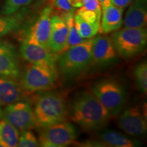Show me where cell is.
I'll use <instances>...</instances> for the list:
<instances>
[{"label":"cell","instance_id":"6da1fadb","mask_svg":"<svg viewBox=\"0 0 147 147\" xmlns=\"http://www.w3.org/2000/svg\"><path fill=\"white\" fill-rule=\"evenodd\" d=\"M69 117L73 122L87 131L102 129L112 117L91 91L83 92L73 100Z\"/></svg>","mask_w":147,"mask_h":147},{"label":"cell","instance_id":"7a4b0ae2","mask_svg":"<svg viewBox=\"0 0 147 147\" xmlns=\"http://www.w3.org/2000/svg\"><path fill=\"white\" fill-rule=\"evenodd\" d=\"M37 127L43 128L66 121L67 108L63 95L46 92L37 100L34 108Z\"/></svg>","mask_w":147,"mask_h":147},{"label":"cell","instance_id":"3957f363","mask_svg":"<svg viewBox=\"0 0 147 147\" xmlns=\"http://www.w3.org/2000/svg\"><path fill=\"white\" fill-rule=\"evenodd\" d=\"M93 40V38L86 39L59 55L57 63L62 76L67 78L76 77L91 65Z\"/></svg>","mask_w":147,"mask_h":147},{"label":"cell","instance_id":"277c9868","mask_svg":"<svg viewBox=\"0 0 147 147\" xmlns=\"http://www.w3.org/2000/svg\"><path fill=\"white\" fill-rule=\"evenodd\" d=\"M57 67L47 63H30L22 75V89L29 93L52 89L57 78Z\"/></svg>","mask_w":147,"mask_h":147},{"label":"cell","instance_id":"5b68a950","mask_svg":"<svg viewBox=\"0 0 147 147\" xmlns=\"http://www.w3.org/2000/svg\"><path fill=\"white\" fill-rule=\"evenodd\" d=\"M91 91L111 117L119 115L125 105L127 92L118 80L106 78L93 84Z\"/></svg>","mask_w":147,"mask_h":147},{"label":"cell","instance_id":"8992f818","mask_svg":"<svg viewBox=\"0 0 147 147\" xmlns=\"http://www.w3.org/2000/svg\"><path fill=\"white\" fill-rule=\"evenodd\" d=\"M117 54L121 57L130 59L144 51L147 44L146 27L118 29L110 36Z\"/></svg>","mask_w":147,"mask_h":147},{"label":"cell","instance_id":"52a82bcc","mask_svg":"<svg viewBox=\"0 0 147 147\" xmlns=\"http://www.w3.org/2000/svg\"><path fill=\"white\" fill-rule=\"evenodd\" d=\"M77 138L76 127L65 121L40 128L38 142L44 147H64L75 143Z\"/></svg>","mask_w":147,"mask_h":147},{"label":"cell","instance_id":"ba28073f","mask_svg":"<svg viewBox=\"0 0 147 147\" xmlns=\"http://www.w3.org/2000/svg\"><path fill=\"white\" fill-rule=\"evenodd\" d=\"M3 119L19 131L31 130L36 127L34 108L27 101L21 100L5 106Z\"/></svg>","mask_w":147,"mask_h":147},{"label":"cell","instance_id":"9c48e42d","mask_svg":"<svg viewBox=\"0 0 147 147\" xmlns=\"http://www.w3.org/2000/svg\"><path fill=\"white\" fill-rule=\"evenodd\" d=\"M19 51L23 59L29 63H47L57 65L60 55L26 36L21 42Z\"/></svg>","mask_w":147,"mask_h":147},{"label":"cell","instance_id":"30bf717a","mask_svg":"<svg viewBox=\"0 0 147 147\" xmlns=\"http://www.w3.org/2000/svg\"><path fill=\"white\" fill-rule=\"evenodd\" d=\"M120 114L117 123L125 133L133 137H141L146 134V118L139 106H130Z\"/></svg>","mask_w":147,"mask_h":147},{"label":"cell","instance_id":"8fae6325","mask_svg":"<svg viewBox=\"0 0 147 147\" xmlns=\"http://www.w3.org/2000/svg\"><path fill=\"white\" fill-rule=\"evenodd\" d=\"M118 56L110 37L100 34L93 38L91 65L97 67H106L115 63Z\"/></svg>","mask_w":147,"mask_h":147},{"label":"cell","instance_id":"7c38bea8","mask_svg":"<svg viewBox=\"0 0 147 147\" xmlns=\"http://www.w3.org/2000/svg\"><path fill=\"white\" fill-rule=\"evenodd\" d=\"M53 13V8L48 5L42 10L29 27L26 37L34 40L40 45L49 47L51 32V21Z\"/></svg>","mask_w":147,"mask_h":147},{"label":"cell","instance_id":"4fadbf2b","mask_svg":"<svg viewBox=\"0 0 147 147\" xmlns=\"http://www.w3.org/2000/svg\"><path fill=\"white\" fill-rule=\"evenodd\" d=\"M0 76L16 80L20 65L16 47L10 42L0 40Z\"/></svg>","mask_w":147,"mask_h":147},{"label":"cell","instance_id":"5bb4252c","mask_svg":"<svg viewBox=\"0 0 147 147\" xmlns=\"http://www.w3.org/2000/svg\"><path fill=\"white\" fill-rule=\"evenodd\" d=\"M68 27L62 17L53 14L51 21V32L49 47L57 54L61 55L67 50Z\"/></svg>","mask_w":147,"mask_h":147},{"label":"cell","instance_id":"9a60e30c","mask_svg":"<svg viewBox=\"0 0 147 147\" xmlns=\"http://www.w3.org/2000/svg\"><path fill=\"white\" fill-rule=\"evenodd\" d=\"M123 20L125 28L145 27L147 22V0H134Z\"/></svg>","mask_w":147,"mask_h":147},{"label":"cell","instance_id":"2e32d148","mask_svg":"<svg viewBox=\"0 0 147 147\" xmlns=\"http://www.w3.org/2000/svg\"><path fill=\"white\" fill-rule=\"evenodd\" d=\"M89 146H113V147H136L140 146L141 143L136 140L130 139L126 136L113 130H104L98 135L97 142L89 143Z\"/></svg>","mask_w":147,"mask_h":147},{"label":"cell","instance_id":"e0dca14e","mask_svg":"<svg viewBox=\"0 0 147 147\" xmlns=\"http://www.w3.org/2000/svg\"><path fill=\"white\" fill-rule=\"evenodd\" d=\"M123 9L112 4L102 10L99 32L107 34L120 29L123 25Z\"/></svg>","mask_w":147,"mask_h":147},{"label":"cell","instance_id":"ac0fdd59","mask_svg":"<svg viewBox=\"0 0 147 147\" xmlns=\"http://www.w3.org/2000/svg\"><path fill=\"white\" fill-rule=\"evenodd\" d=\"M23 99V89L16 80L0 76V105L8 106Z\"/></svg>","mask_w":147,"mask_h":147},{"label":"cell","instance_id":"d6986e66","mask_svg":"<svg viewBox=\"0 0 147 147\" xmlns=\"http://www.w3.org/2000/svg\"><path fill=\"white\" fill-rule=\"evenodd\" d=\"M27 14V9L24 8L18 12L8 15H0V40L3 37L14 32L21 26Z\"/></svg>","mask_w":147,"mask_h":147},{"label":"cell","instance_id":"ffe728a7","mask_svg":"<svg viewBox=\"0 0 147 147\" xmlns=\"http://www.w3.org/2000/svg\"><path fill=\"white\" fill-rule=\"evenodd\" d=\"M102 9L98 0H89L82 6L78 8L76 14L89 23H100Z\"/></svg>","mask_w":147,"mask_h":147},{"label":"cell","instance_id":"44dd1931","mask_svg":"<svg viewBox=\"0 0 147 147\" xmlns=\"http://www.w3.org/2000/svg\"><path fill=\"white\" fill-rule=\"evenodd\" d=\"M20 131L12 124L2 119L0 121V142L3 147L17 146Z\"/></svg>","mask_w":147,"mask_h":147},{"label":"cell","instance_id":"7402d4cb","mask_svg":"<svg viewBox=\"0 0 147 147\" xmlns=\"http://www.w3.org/2000/svg\"><path fill=\"white\" fill-rule=\"evenodd\" d=\"M74 23L78 33L84 39L93 38L100 32V23H89L76 14H74Z\"/></svg>","mask_w":147,"mask_h":147},{"label":"cell","instance_id":"603a6c76","mask_svg":"<svg viewBox=\"0 0 147 147\" xmlns=\"http://www.w3.org/2000/svg\"><path fill=\"white\" fill-rule=\"evenodd\" d=\"M67 23L68 27V36H67V49L74 46L82 43L86 39H84L77 30L74 23V14H68L61 16Z\"/></svg>","mask_w":147,"mask_h":147},{"label":"cell","instance_id":"cb8c5ba5","mask_svg":"<svg viewBox=\"0 0 147 147\" xmlns=\"http://www.w3.org/2000/svg\"><path fill=\"white\" fill-rule=\"evenodd\" d=\"M134 77L138 91L142 94L147 93V63L146 61L141 62L134 67Z\"/></svg>","mask_w":147,"mask_h":147},{"label":"cell","instance_id":"d4e9b609","mask_svg":"<svg viewBox=\"0 0 147 147\" xmlns=\"http://www.w3.org/2000/svg\"><path fill=\"white\" fill-rule=\"evenodd\" d=\"M33 0H5L1 8V14L8 15L26 8Z\"/></svg>","mask_w":147,"mask_h":147},{"label":"cell","instance_id":"484cf974","mask_svg":"<svg viewBox=\"0 0 147 147\" xmlns=\"http://www.w3.org/2000/svg\"><path fill=\"white\" fill-rule=\"evenodd\" d=\"M18 138L17 146L19 147H37L39 146V142L34 134L30 130L21 131Z\"/></svg>","mask_w":147,"mask_h":147},{"label":"cell","instance_id":"4316f807","mask_svg":"<svg viewBox=\"0 0 147 147\" xmlns=\"http://www.w3.org/2000/svg\"><path fill=\"white\" fill-rule=\"evenodd\" d=\"M55 6L60 12L59 16L68 14H74V8L69 2V0H55Z\"/></svg>","mask_w":147,"mask_h":147},{"label":"cell","instance_id":"83f0119b","mask_svg":"<svg viewBox=\"0 0 147 147\" xmlns=\"http://www.w3.org/2000/svg\"><path fill=\"white\" fill-rule=\"evenodd\" d=\"M110 1L112 5L118 7V8L124 9L128 5H129L132 0H110Z\"/></svg>","mask_w":147,"mask_h":147},{"label":"cell","instance_id":"f1b7e54d","mask_svg":"<svg viewBox=\"0 0 147 147\" xmlns=\"http://www.w3.org/2000/svg\"><path fill=\"white\" fill-rule=\"evenodd\" d=\"M89 0H69V2L74 8H78L86 3Z\"/></svg>","mask_w":147,"mask_h":147},{"label":"cell","instance_id":"f546056e","mask_svg":"<svg viewBox=\"0 0 147 147\" xmlns=\"http://www.w3.org/2000/svg\"><path fill=\"white\" fill-rule=\"evenodd\" d=\"M98 1H100L102 10H104V8H106V7H108V5L111 4L110 0H98Z\"/></svg>","mask_w":147,"mask_h":147},{"label":"cell","instance_id":"4dcf8cb0","mask_svg":"<svg viewBox=\"0 0 147 147\" xmlns=\"http://www.w3.org/2000/svg\"><path fill=\"white\" fill-rule=\"evenodd\" d=\"M3 108L1 107V106L0 105V121L3 119Z\"/></svg>","mask_w":147,"mask_h":147},{"label":"cell","instance_id":"1f68e13d","mask_svg":"<svg viewBox=\"0 0 147 147\" xmlns=\"http://www.w3.org/2000/svg\"><path fill=\"white\" fill-rule=\"evenodd\" d=\"M0 147H3V145H2V144H1V142H0Z\"/></svg>","mask_w":147,"mask_h":147}]
</instances>
